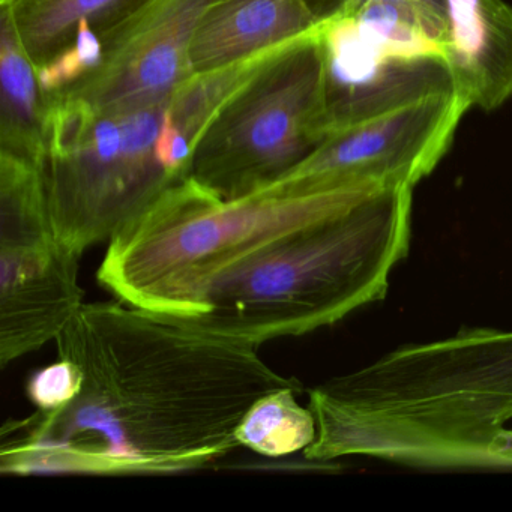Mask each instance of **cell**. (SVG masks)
<instances>
[{
	"instance_id": "obj_1",
	"label": "cell",
	"mask_w": 512,
	"mask_h": 512,
	"mask_svg": "<svg viewBox=\"0 0 512 512\" xmlns=\"http://www.w3.org/2000/svg\"><path fill=\"white\" fill-rule=\"evenodd\" d=\"M79 365V395L8 419L4 475H164L239 448L242 419L269 392L301 389L259 347L122 301L83 304L55 341Z\"/></svg>"
},
{
	"instance_id": "obj_2",
	"label": "cell",
	"mask_w": 512,
	"mask_h": 512,
	"mask_svg": "<svg viewBox=\"0 0 512 512\" xmlns=\"http://www.w3.org/2000/svg\"><path fill=\"white\" fill-rule=\"evenodd\" d=\"M317 434L305 460L368 457L413 469H493L512 421V329L464 326L404 344L308 391Z\"/></svg>"
},
{
	"instance_id": "obj_3",
	"label": "cell",
	"mask_w": 512,
	"mask_h": 512,
	"mask_svg": "<svg viewBox=\"0 0 512 512\" xmlns=\"http://www.w3.org/2000/svg\"><path fill=\"white\" fill-rule=\"evenodd\" d=\"M412 187H388L290 230L215 274L179 322L260 344L382 301L412 238Z\"/></svg>"
},
{
	"instance_id": "obj_4",
	"label": "cell",
	"mask_w": 512,
	"mask_h": 512,
	"mask_svg": "<svg viewBox=\"0 0 512 512\" xmlns=\"http://www.w3.org/2000/svg\"><path fill=\"white\" fill-rule=\"evenodd\" d=\"M383 188L314 187L287 178L251 196L223 200L185 178L110 239L97 280L119 301L184 320L205 284L236 260Z\"/></svg>"
},
{
	"instance_id": "obj_5",
	"label": "cell",
	"mask_w": 512,
	"mask_h": 512,
	"mask_svg": "<svg viewBox=\"0 0 512 512\" xmlns=\"http://www.w3.org/2000/svg\"><path fill=\"white\" fill-rule=\"evenodd\" d=\"M47 97L43 175L50 215L59 241L82 257L185 179L167 172L155 149L170 101L107 113L77 98Z\"/></svg>"
},
{
	"instance_id": "obj_6",
	"label": "cell",
	"mask_w": 512,
	"mask_h": 512,
	"mask_svg": "<svg viewBox=\"0 0 512 512\" xmlns=\"http://www.w3.org/2000/svg\"><path fill=\"white\" fill-rule=\"evenodd\" d=\"M320 26L266 62L224 104L197 140L188 178L220 199L238 200L277 184L320 148L326 140Z\"/></svg>"
},
{
	"instance_id": "obj_7",
	"label": "cell",
	"mask_w": 512,
	"mask_h": 512,
	"mask_svg": "<svg viewBox=\"0 0 512 512\" xmlns=\"http://www.w3.org/2000/svg\"><path fill=\"white\" fill-rule=\"evenodd\" d=\"M79 260L44 209L0 215V365L58 340L85 304Z\"/></svg>"
},
{
	"instance_id": "obj_8",
	"label": "cell",
	"mask_w": 512,
	"mask_h": 512,
	"mask_svg": "<svg viewBox=\"0 0 512 512\" xmlns=\"http://www.w3.org/2000/svg\"><path fill=\"white\" fill-rule=\"evenodd\" d=\"M467 110L455 94L407 104L332 134L286 178H304L322 187L415 188L448 152Z\"/></svg>"
},
{
	"instance_id": "obj_9",
	"label": "cell",
	"mask_w": 512,
	"mask_h": 512,
	"mask_svg": "<svg viewBox=\"0 0 512 512\" xmlns=\"http://www.w3.org/2000/svg\"><path fill=\"white\" fill-rule=\"evenodd\" d=\"M217 0H152L110 35L104 58L82 80L58 92L100 112L119 113L169 103L194 73V35Z\"/></svg>"
},
{
	"instance_id": "obj_10",
	"label": "cell",
	"mask_w": 512,
	"mask_h": 512,
	"mask_svg": "<svg viewBox=\"0 0 512 512\" xmlns=\"http://www.w3.org/2000/svg\"><path fill=\"white\" fill-rule=\"evenodd\" d=\"M325 53L326 139L434 95L455 94L439 56H398L359 34L349 17L320 26Z\"/></svg>"
},
{
	"instance_id": "obj_11",
	"label": "cell",
	"mask_w": 512,
	"mask_h": 512,
	"mask_svg": "<svg viewBox=\"0 0 512 512\" xmlns=\"http://www.w3.org/2000/svg\"><path fill=\"white\" fill-rule=\"evenodd\" d=\"M446 64L467 107L493 112L512 97V7L505 0H445Z\"/></svg>"
},
{
	"instance_id": "obj_12",
	"label": "cell",
	"mask_w": 512,
	"mask_h": 512,
	"mask_svg": "<svg viewBox=\"0 0 512 512\" xmlns=\"http://www.w3.org/2000/svg\"><path fill=\"white\" fill-rule=\"evenodd\" d=\"M319 26L302 0H217L194 35L191 68L194 76L226 70Z\"/></svg>"
},
{
	"instance_id": "obj_13",
	"label": "cell",
	"mask_w": 512,
	"mask_h": 512,
	"mask_svg": "<svg viewBox=\"0 0 512 512\" xmlns=\"http://www.w3.org/2000/svg\"><path fill=\"white\" fill-rule=\"evenodd\" d=\"M152 0H2L4 11L35 67L73 46L80 23L88 22L107 40Z\"/></svg>"
},
{
	"instance_id": "obj_14",
	"label": "cell",
	"mask_w": 512,
	"mask_h": 512,
	"mask_svg": "<svg viewBox=\"0 0 512 512\" xmlns=\"http://www.w3.org/2000/svg\"><path fill=\"white\" fill-rule=\"evenodd\" d=\"M50 100L10 17L0 11V152L43 163Z\"/></svg>"
},
{
	"instance_id": "obj_15",
	"label": "cell",
	"mask_w": 512,
	"mask_h": 512,
	"mask_svg": "<svg viewBox=\"0 0 512 512\" xmlns=\"http://www.w3.org/2000/svg\"><path fill=\"white\" fill-rule=\"evenodd\" d=\"M298 392L283 388L257 400L239 425V445L271 458L304 452L316 439L317 424L310 407L296 400Z\"/></svg>"
},
{
	"instance_id": "obj_16",
	"label": "cell",
	"mask_w": 512,
	"mask_h": 512,
	"mask_svg": "<svg viewBox=\"0 0 512 512\" xmlns=\"http://www.w3.org/2000/svg\"><path fill=\"white\" fill-rule=\"evenodd\" d=\"M103 58L104 44L100 35L88 22H82L73 46L37 68L41 88L47 95L65 91L97 68Z\"/></svg>"
},
{
	"instance_id": "obj_17",
	"label": "cell",
	"mask_w": 512,
	"mask_h": 512,
	"mask_svg": "<svg viewBox=\"0 0 512 512\" xmlns=\"http://www.w3.org/2000/svg\"><path fill=\"white\" fill-rule=\"evenodd\" d=\"M83 374L79 365L70 359L40 368L29 377L26 394L38 410H58L70 404L82 389Z\"/></svg>"
},
{
	"instance_id": "obj_18",
	"label": "cell",
	"mask_w": 512,
	"mask_h": 512,
	"mask_svg": "<svg viewBox=\"0 0 512 512\" xmlns=\"http://www.w3.org/2000/svg\"><path fill=\"white\" fill-rule=\"evenodd\" d=\"M319 25L355 14L368 0H302ZM445 10V0H424Z\"/></svg>"
},
{
	"instance_id": "obj_19",
	"label": "cell",
	"mask_w": 512,
	"mask_h": 512,
	"mask_svg": "<svg viewBox=\"0 0 512 512\" xmlns=\"http://www.w3.org/2000/svg\"><path fill=\"white\" fill-rule=\"evenodd\" d=\"M493 469H512V428H503L488 448Z\"/></svg>"
}]
</instances>
